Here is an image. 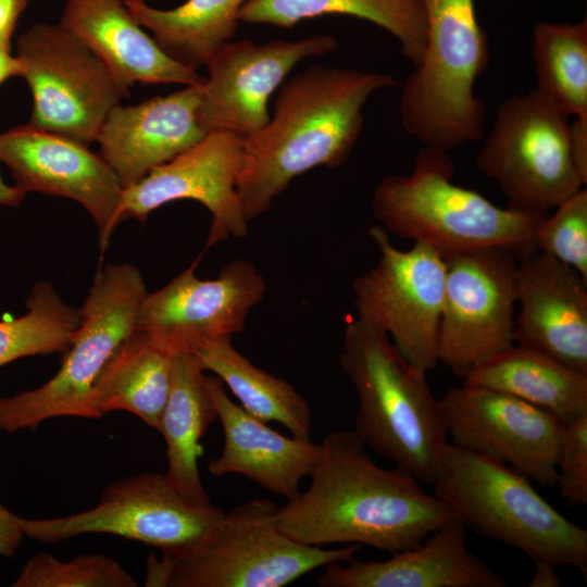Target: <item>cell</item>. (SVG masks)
<instances>
[{"label": "cell", "instance_id": "obj_33", "mask_svg": "<svg viewBox=\"0 0 587 587\" xmlns=\"http://www.w3.org/2000/svg\"><path fill=\"white\" fill-rule=\"evenodd\" d=\"M554 209L536 228V251L572 267L587 280V189L582 188Z\"/></svg>", "mask_w": 587, "mask_h": 587}, {"label": "cell", "instance_id": "obj_32", "mask_svg": "<svg viewBox=\"0 0 587 587\" xmlns=\"http://www.w3.org/2000/svg\"><path fill=\"white\" fill-rule=\"evenodd\" d=\"M14 587H135L136 579L104 554L78 555L60 561L50 553L30 558Z\"/></svg>", "mask_w": 587, "mask_h": 587}, {"label": "cell", "instance_id": "obj_16", "mask_svg": "<svg viewBox=\"0 0 587 587\" xmlns=\"http://www.w3.org/2000/svg\"><path fill=\"white\" fill-rule=\"evenodd\" d=\"M337 49L334 36L295 41H226L207 60L208 77L201 86L198 122L203 130L229 132L243 138L270 120L268 100L302 60Z\"/></svg>", "mask_w": 587, "mask_h": 587}, {"label": "cell", "instance_id": "obj_22", "mask_svg": "<svg viewBox=\"0 0 587 587\" xmlns=\"http://www.w3.org/2000/svg\"><path fill=\"white\" fill-rule=\"evenodd\" d=\"M205 382L224 434L222 453L209 462V472L239 474L286 500L295 498L317 463L320 442L279 434L236 404L218 377Z\"/></svg>", "mask_w": 587, "mask_h": 587}, {"label": "cell", "instance_id": "obj_36", "mask_svg": "<svg viewBox=\"0 0 587 587\" xmlns=\"http://www.w3.org/2000/svg\"><path fill=\"white\" fill-rule=\"evenodd\" d=\"M27 0H0V48L11 51V39Z\"/></svg>", "mask_w": 587, "mask_h": 587}, {"label": "cell", "instance_id": "obj_38", "mask_svg": "<svg viewBox=\"0 0 587 587\" xmlns=\"http://www.w3.org/2000/svg\"><path fill=\"white\" fill-rule=\"evenodd\" d=\"M536 569L528 586L530 587H559L561 585L560 577L557 574V567L545 563L537 562Z\"/></svg>", "mask_w": 587, "mask_h": 587}, {"label": "cell", "instance_id": "obj_5", "mask_svg": "<svg viewBox=\"0 0 587 587\" xmlns=\"http://www.w3.org/2000/svg\"><path fill=\"white\" fill-rule=\"evenodd\" d=\"M432 485L466 528L535 563L575 567L586 575L587 530L555 510L517 471L449 442Z\"/></svg>", "mask_w": 587, "mask_h": 587}, {"label": "cell", "instance_id": "obj_34", "mask_svg": "<svg viewBox=\"0 0 587 587\" xmlns=\"http://www.w3.org/2000/svg\"><path fill=\"white\" fill-rule=\"evenodd\" d=\"M555 486L572 507L587 504V414L563 424Z\"/></svg>", "mask_w": 587, "mask_h": 587}, {"label": "cell", "instance_id": "obj_39", "mask_svg": "<svg viewBox=\"0 0 587 587\" xmlns=\"http://www.w3.org/2000/svg\"><path fill=\"white\" fill-rule=\"evenodd\" d=\"M21 63L11 51L0 48V85L13 76L21 75Z\"/></svg>", "mask_w": 587, "mask_h": 587}, {"label": "cell", "instance_id": "obj_11", "mask_svg": "<svg viewBox=\"0 0 587 587\" xmlns=\"http://www.w3.org/2000/svg\"><path fill=\"white\" fill-rule=\"evenodd\" d=\"M223 515L212 503L185 498L165 474L147 472L109 485L89 510L54 519L21 517V526L25 536L41 542L110 534L178 557L200 547Z\"/></svg>", "mask_w": 587, "mask_h": 587}, {"label": "cell", "instance_id": "obj_23", "mask_svg": "<svg viewBox=\"0 0 587 587\" xmlns=\"http://www.w3.org/2000/svg\"><path fill=\"white\" fill-rule=\"evenodd\" d=\"M59 24L128 85L204 83L198 71L162 50L130 14L125 0H65Z\"/></svg>", "mask_w": 587, "mask_h": 587}, {"label": "cell", "instance_id": "obj_19", "mask_svg": "<svg viewBox=\"0 0 587 587\" xmlns=\"http://www.w3.org/2000/svg\"><path fill=\"white\" fill-rule=\"evenodd\" d=\"M515 290V344L587 374V280L534 251L517 263Z\"/></svg>", "mask_w": 587, "mask_h": 587}, {"label": "cell", "instance_id": "obj_12", "mask_svg": "<svg viewBox=\"0 0 587 587\" xmlns=\"http://www.w3.org/2000/svg\"><path fill=\"white\" fill-rule=\"evenodd\" d=\"M367 233L379 258L352 283L357 314L382 328L409 363L428 373L439 363L444 257L419 241L400 250L380 225L372 226Z\"/></svg>", "mask_w": 587, "mask_h": 587}, {"label": "cell", "instance_id": "obj_40", "mask_svg": "<svg viewBox=\"0 0 587 587\" xmlns=\"http://www.w3.org/2000/svg\"><path fill=\"white\" fill-rule=\"evenodd\" d=\"M25 196V191L16 185H8L0 175V205L17 207L23 202Z\"/></svg>", "mask_w": 587, "mask_h": 587}, {"label": "cell", "instance_id": "obj_8", "mask_svg": "<svg viewBox=\"0 0 587 587\" xmlns=\"http://www.w3.org/2000/svg\"><path fill=\"white\" fill-rule=\"evenodd\" d=\"M146 294L143 277L134 265L99 268L79 309L80 323L60 370L36 389L1 397L0 429H35L61 416L98 419L92 402L95 383L114 351L134 332Z\"/></svg>", "mask_w": 587, "mask_h": 587}, {"label": "cell", "instance_id": "obj_37", "mask_svg": "<svg viewBox=\"0 0 587 587\" xmlns=\"http://www.w3.org/2000/svg\"><path fill=\"white\" fill-rule=\"evenodd\" d=\"M571 145L575 165L587 183V120L575 118L571 124Z\"/></svg>", "mask_w": 587, "mask_h": 587}, {"label": "cell", "instance_id": "obj_35", "mask_svg": "<svg viewBox=\"0 0 587 587\" xmlns=\"http://www.w3.org/2000/svg\"><path fill=\"white\" fill-rule=\"evenodd\" d=\"M24 537L21 516L0 503V555L14 557Z\"/></svg>", "mask_w": 587, "mask_h": 587}, {"label": "cell", "instance_id": "obj_28", "mask_svg": "<svg viewBox=\"0 0 587 587\" xmlns=\"http://www.w3.org/2000/svg\"><path fill=\"white\" fill-rule=\"evenodd\" d=\"M230 339L218 337L198 349L193 354L201 369L214 373L250 415L282 424L299 440H311L312 414L305 399L287 380L255 366Z\"/></svg>", "mask_w": 587, "mask_h": 587}, {"label": "cell", "instance_id": "obj_9", "mask_svg": "<svg viewBox=\"0 0 587 587\" xmlns=\"http://www.w3.org/2000/svg\"><path fill=\"white\" fill-rule=\"evenodd\" d=\"M508 208L548 214L586 186L572 154L569 117L536 88L504 99L476 155Z\"/></svg>", "mask_w": 587, "mask_h": 587}, {"label": "cell", "instance_id": "obj_18", "mask_svg": "<svg viewBox=\"0 0 587 587\" xmlns=\"http://www.w3.org/2000/svg\"><path fill=\"white\" fill-rule=\"evenodd\" d=\"M0 161L23 191L70 198L92 216L104 252L117 224L123 186L87 145L29 124L0 134Z\"/></svg>", "mask_w": 587, "mask_h": 587}, {"label": "cell", "instance_id": "obj_3", "mask_svg": "<svg viewBox=\"0 0 587 587\" xmlns=\"http://www.w3.org/2000/svg\"><path fill=\"white\" fill-rule=\"evenodd\" d=\"M339 365L358 394L355 435L394 466L432 485L449 438L427 373L358 314L346 326Z\"/></svg>", "mask_w": 587, "mask_h": 587}, {"label": "cell", "instance_id": "obj_4", "mask_svg": "<svg viewBox=\"0 0 587 587\" xmlns=\"http://www.w3.org/2000/svg\"><path fill=\"white\" fill-rule=\"evenodd\" d=\"M448 152L424 146L409 175H387L374 190L372 211L388 233L425 242L442 255L500 247L522 259L536 251L535 232L547 214L500 208L453 184Z\"/></svg>", "mask_w": 587, "mask_h": 587}, {"label": "cell", "instance_id": "obj_29", "mask_svg": "<svg viewBox=\"0 0 587 587\" xmlns=\"http://www.w3.org/2000/svg\"><path fill=\"white\" fill-rule=\"evenodd\" d=\"M249 0H187L158 9L145 0H125L134 18L152 33L171 58L192 70L234 36L242 7Z\"/></svg>", "mask_w": 587, "mask_h": 587}, {"label": "cell", "instance_id": "obj_24", "mask_svg": "<svg viewBox=\"0 0 587 587\" xmlns=\"http://www.w3.org/2000/svg\"><path fill=\"white\" fill-rule=\"evenodd\" d=\"M205 376L195 354L173 355L171 387L159 427L166 444V478L185 498L202 505L211 501L199 473L200 440L217 419Z\"/></svg>", "mask_w": 587, "mask_h": 587}, {"label": "cell", "instance_id": "obj_27", "mask_svg": "<svg viewBox=\"0 0 587 587\" xmlns=\"http://www.w3.org/2000/svg\"><path fill=\"white\" fill-rule=\"evenodd\" d=\"M358 17L390 33L404 57L420 66L426 46V15L423 0H249L239 21L290 28L299 22L323 15Z\"/></svg>", "mask_w": 587, "mask_h": 587}, {"label": "cell", "instance_id": "obj_26", "mask_svg": "<svg viewBox=\"0 0 587 587\" xmlns=\"http://www.w3.org/2000/svg\"><path fill=\"white\" fill-rule=\"evenodd\" d=\"M172 358L134 329L95 383L92 402L97 417L112 411H127L159 430L171 387Z\"/></svg>", "mask_w": 587, "mask_h": 587}, {"label": "cell", "instance_id": "obj_1", "mask_svg": "<svg viewBox=\"0 0 587 587\" xmlns=\"http://www.w3.org/2000/svg\"><path fill=\"white\" fill-rule=\"evenodd\" d=\"M309 487L276 510V524L308 546L365 545L397 552L455 517L410 473L377 465L353 430L327 433Z\"/></svg>", "mask_w": 587, "mask_h": 587}, {"label": "cell", "instance_id": "obj_20", "mask_svg": "<svg viewBox=\"0 0 587 587\" xmlns=\"http://www.w3.org/2000/svg\"><path fill=\"white\" fill-rule=\"evenodd\" d=\"M201 86L188 85L136 105L118 104L108 114L96 141L123 189L207 135L197 115Z\"/></svg>", "mask_w": 587, "mask_h": 587}, {"label": "cell", "instance_id": "obj_17", "mask_svg": "<svg viewBox=\"0 0 587 587\" xmlns=\"http://www.w3.org/2000/svg\"><path fill=\"white\" fill-rule=\"evenodd\" d=\"M245 138L229 132L208 133L199 142L151 170L123 189L117 224L145 221L155 209L176 200H195L212 215L205 249L248 233V220L237 191Z\"/></svg>", "mask_w": 587, "mask_h": 587}, {"label": "cell", "instance_id": "obj_6", "mask_svg": "<svg viewBox=\"0 0 587 587\" xmlns=\"http://www.w3.org/2000/svg\"><path fill=\"white\" fill-rule=\"evenodd\" d=\"M426 46L401 87L400 121L424 146L444 151L483 137L486 104L474 96L488 67V38L474 0H423Z\"/></svg>", "mask_w": 587, "mask_h": 587}, {"label": "cell", "instance_id": "obj_21", "mask_svg": "<svg viewBox=\"0 0 587 587\" xmlns=\"http://www.w3.org/2000/svg\"><path fill=\"white\" fill-rule=\"evenodd\" d=\"M466 526L453 517L417 546L384 561L352 558L324 566L321 587H504V578L466 544Z\"/></svg>", "mask_w": 587, "mask_h": 587}, {"label": "cell", "instance_id": "obj_30", "mask_svg": "<svg viewBox=\"0 0 587 587\" xmlns=\"http://www.w3.org/2000/svg\"><path fill=\"white\" fill-rule=\"evenodd\" d=\"M532 53L536 89L567 117L587 120V20L538 22Z\"/></svg>", "mask_w": 587, "mask_h": 587}, {"label": "cell", "instance_id": "obj_13", "mask_svg": "<svg viewBox=\"0 0 587 587\" xmlns=\"http://www.w3.org/2000/svg\"><path fill=\"white\" fill-rule=\"evenodd\" d=\"M442 257L446 275L438 359L464 378L515 344L517 258L500 247L467 249Z\"/></svg>", "mask_w": 587, "mask_h": 587}, {"label": "cell", "instance_id": "obj_31", "mask_svg": "<svg viewBox=\"0 0 587 587\" xmlns=\"http://www.w3.org/2000/svg\"><path fill=\"white\" fill-rule=\"evenodd\" d=\"M26 313L0 321V367L17 359L65 351L80 323L79 309L65 303L50 283L34 285Z\"/></svg>", "mask_w": 587, "mask_h": 587}, {"label": "cell", "instance_id": "obj_7", "mask_svg": "<svg viewBox=\"0 0 587 587\" xmlns=\"http://www.w3.org/2000/svg\"><path fill=\"white\" fill-rule=\"evenodd\" d=\"M277 507L252 499L224 512L210 537L189 553L150 558L146 586L282 587L333 562L354 558L360 545L300 544L276 524Z\"/></svg>", "mask_w": 587, "mask_h": 587}, {"label": "cell", "instance_id": "obj_14", "mask_svg": "<svg viewBox=\"0 0 587 587\" xmlns=\"http://www.w3.org/2000/svg\"><path fill=\"white\" fill-rule=\"evenodd\" d=\"M197 263L147 292L137 311L135 329L171 355L193 354L210 340L242 332L267 289L248 260L230 261L213 279L197 277Z\"/></svg>", "mask_w": 587, "mask_h": 587}, {"label": "cell", "instance_id": "obj_2", "mask_svg": "<svg viewBox=\"0 0 587 587\" xmlns=\"http://www.w3.org/2000/svg\"><path fill=\"white\" fill-rule=\"evenodd\" d=\"M397 85L388 74L317 64L287 80L268 122L245 138L237 191L246 218L266 212L297 176L341 166L362 133L367 99Z\"/></svg>", "mask_w": 587, "mask_h": 587}, {"label": "cell", "instance_id": "obj_25", "mask_svg": "<svg viewBox=\"0 0 587 587\" xmlns=\"http://www.w3.org/2000/svg\"><path fill=\"white\" fill-rule=\"evenodd\" d=\"M464 384L508 394L566 424L587 414V374L528 347H512L486 360Z\"/></svg>", "mask_w": 587, "mask_h": 587}, {"label": "cell", "instance_id": "obj_15", "mask_svg": "<svg viewBox=\"0 0 587 587\" xmlns=\"http://www.w3.org/2000/svg\"><path fill=\"white\" fill-rule=\"evenodd\" d=\"M440 408L451 445L555 487L563 424L551 413L494 389L462 384Z\"/></svg>", "mask_w": 587, "mask_h": 587}, {"label": "cell", "instance_id": "obj_10", "mask_svg": "<svg viewBox=\"0 0 587 587\" xmlns=\"http://www.w3.org/2000/svg\"><path fill=\"white\" fill-rule=\"evenodd\" d=\"M15 55L33 97L28 124L36 128L88 145L128 96L129 85L60 24H34L18 37Z\"/></svg>", "mask_w": 587, "mask_h": 587}]
</instances>
